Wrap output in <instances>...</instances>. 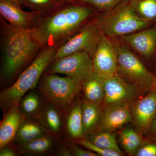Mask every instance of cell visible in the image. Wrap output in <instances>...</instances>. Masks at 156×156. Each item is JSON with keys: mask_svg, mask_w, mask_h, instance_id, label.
Returning <instances> with one entry per match:
<instances>
[{"mask_svg": "<svg viewBox=\"0 0 156 156\" xmlns=\"http://www.w3.org/2000/svg\"><path fill=\"white\" fill-rule=\"evenodd\" d=\"M94 12L92 6L78 2L63 4L40 15L30 30L41 48L58 46L86 23Z\"/></svg>", "mask_w": 156, "mask_h": 156, "instance_id": "1", "label": "cell"}, {"mask_svg": "<svg viewBox=\"0 0 156 156\" xmlns=\"http://www.w3.org/2000/svg\"><path fill=\"white\" fill-rule=\"evenodd\" d=\"M2 60V83L12 80L37 56L41 47L34 38L30 29L16 28L1 18Z\"/></svg>", "mask_w": 156, "mask_h": 156, "instance_id": "2", "label": "cell"}, {"mask_svg": "<svg viewBox=\"0 0 156 156\" xmlns=\"http://www.w3.org/2000/svg\"><path fill=\"white\" fill-rule=\"evenodd\" d=\"M58 46L42 47L30 64L20 73L14 83L0 93V105L4 113L17 105L29 91L37 88L41 77L53 60Z\"/></svg>", "mask_w": 156, "mask_h": 156, "instance_id": "3", "label": "cell"}, {"mask_svg": "<svg viewBox=\"0 0 156 156\" xmlns=\"http://www.w3.org/2000/svg\"><path fill=\"white\" fill-rule=\"evenodd\" d=\"M97 19L103 33L112 37L134 33L151 24V22L137 15L129 0H123Z\"/></svg>", "mask_w": 156, "mask_h": 156, "instance_id": "4", "label": "cell"}, {"mask_svg": "<svg viewBox=\"0 0 156 156\" xmlns=\"http://www.w3.org/2000/svg\"><path fill=\"white\" fill-rule=\"evenodd\" d=\"M37 89L47 102L53 105L64 115L82 91V82L68 76L44 73Z\"/></svg>", "mask_w": 156, "mask_h": 156, "instance_id": "5", "label": "cell"}, {"mask_svg": "<svg viewBox=\"0 0 156 156\" xmlns=\"http://www.w3.org/2000/svg\"><path fill=\"white\" fill-rule=\"evenodd\" d=\"M117 73L123 80L137 87L144 93L156 90V77L126 46H117Z\"/></svg>", "mask_w": 156, "mask_h": 156, "instance_id": "6", "label": "cell"}, {"mask_svg": "<svg viewBox=\"0 0 156 156\" xmlns=\"http://www.w3.org/2000/svg\"><path fill=\"white\" fill-rule=\"evenodd\" d=\"M103 34L97 18L86 23L58 47L53 60L79 51H85L92 58Z\"/></svg>", "mask_w": 156, "mask_h": 156, "instance_id": "7", "label": "cell"}, {"mask_svg": "<svg viewBox=\"0 0 156 156\" xmlns=\"http://www.w3.org/2000/svg\"><path fill=\"white\" fill-rule=\"evenodd\" d=\"M93 72L92 58L85 51H79L51 62L46 74H62L83 82Z\"/></svg>", "mask_w": 156, "mask_h": 156, "instance_id": "8", "label": "cell"}, {"mask_svg": "<svg viewBox=\"0 0 156 156\" xmlns=\"http://www.w3.org/2000/svg\"><path fill=\"white\" fill-rule=\"evenodd\" d=\"M144 93L123 80L118 73L105 79L103 108L131 106Z\"/></svg>", "mask_w": 156, "mask_h": 156, "instance_id": "9", "label": "cell"}, {"mask_svg": "<svg viewBox=\"0 0 156 156\" xmlns=\"http://www.w3.org/2000/svg\"><path fill=\"white\" fill-rule=\"evenodd\" d=\"M118 54L117 46L103 33L92 58L93 72L105 79L116 74Z\"/></svg>", "mask_w": 156, "mask_h": 156, "instance_id": "10", "label": "cell"}, {"mask_svg": "<svg viewBox=\"0 0 156 156\" xmlns=\"http://www.w3.org/2000/svg\"><path fill=\"white\" fill-rule=\"evenodd\" d=\"M130 109L135 129L143 135L147 134L156 117V90L138 98L130 106Z\"/></svg>", "mask_w": 156, "mask_h": 156, "instance_id": "11", "label": "cell"}, {"mask_svg": "<svg viewBox=\"0 0 156 156\" xmlns=\"http://www.w3.org/2000/svg\"><path fill=\"white\" fill-rule=\"evenodd\" d=\"M1 17L16 28L30 29L41 14L23 11L10 0H0Z\"/></svg>", "mask_w": 156, "mask_h": 156, "instance_id": "12", "label": "cell"}, {"mask_svg": "<svg viewBox=\"0 0 156 156\" xmlns=\"http://www.w3.org/2000/svg\"><path fill=\"white\" fill-rule=\"evenodd\" d=\"M127 44L144 58L153 56L156 48V25L122 37Z\"/></svg>", "mask_w": 156, "mask_h": 156, "instance_id": "13", "label": "cell"}, {"mask_svg": "<svg viewBox=\"0 0 156 156\" xmlns=\"http://www.w3.org/2000/svg\"><path fill=\"white\" fill-rule=\"evenodd\" d=\"M130 122H132L130 106L103 108L102 115L96 130L114 131Z\"/></svg>", "mask_w": 156, "mask_h": 156, "instance_id": "14", "label": "cell"}, {"mask_svg": "<svg viewBox=\"0 0 156 156\" xmlns=\"http://www.w3.org/2000/svg\"><path fill=\"white\" fill-rule=\"evenodd\" d=\"M76 99L63 115L64 134L66 135V138L74 140L85 137L83 125L82 101L76 100Z\"/></svg>", "mask_w": 156, "mask_h": 156, "instance_id": "15", "label": "cell"}, {"mask_svg": "<svg viewBox=\"0 0 156 156\" xmlns=\"http://www.w3.org/2000/svg\"><path fill=\"white\" fill-rule=\"evenodd\" d=\"M46 102L40 92H37L34 89L29 91L20 98L17 106L24 119L38 122Z\"/></svg>", "mask_w": 156, "mask_h": 156, "instance_id": "16", "label": "cell"}, {"mask_svg": "<svg viewBox=\"0 0 156 156\" xmlns=\"http://www.w3.org/2000/svg\"><path fill=\"white\" fill-rule=\"evenodd\" d=\"M38 122L48 133L57 138L64 134V119L63 114L52 104L46 102L41 115Z\"/></svg>", "mask_w": 156, "mask_h": 156, "instance_id": "17", "label": "cell"}, {"mask_svg": "<svg viewBox=\"0 0 156 156\" xmlns=\"http://www.w3.org/2000/svg\"><path fill=\"white\" fill-rule=\"evenodd\" d=\"M24 119L17 105L4 113L0 124V148L13 141L20 126Z\"/></svg>", "mask_w": 156, "mask_h": 156, "instance_id": "18", "label": "cell"}, {"mask_svg": "<svg viewBox=\"0 0 156 156\" xmlns=\"http://www.w3.org/2000/svg\"><path fill=\"white\" fill-rule=\"evenodd\" d=\"M105 79L97 73H93L82 83L83 101L102 105L105 97Z\"/></svg>", "mask_w": 156, "mask_h": 156, "instance_id": "19", "label": "cell"}, {"mask_svg": "<svg viewBox=\"0 0 156 156\" xmlns=\"http://www.w3.org/2000/svg\"><path fill=\"white\" fill-rule=\"evenodd\" d=\"M58 138L49 134L23 145L15 146L20 154L25 156L48 155L55 147Z\"/></svg>", "mask_w": 156, "mask_h": 156, "instance_id": "20", "label": "cell"}, {"mask_svg": "<svg viewBox=\"0 0 156 156\" xmlns=\"http://www.w3.org/2000/svg\"><path fill=\"white\" fill-rule=\"evenodd\" d=\"M49 134L38 122L24 119L12 142L15 146L23 145Z\"/></svg>", "mask_w": 156, "mask_h": 156, "instance_id": "21", "label": "cell"}, {"mask_svg": "<svg viewBox=\"0 0 156 156\" xmlns=\"http://www.w3.org/2000/svg\"><path fill=\"white\" fill-rule=\"evenodd\" d=\"M83 121L85 137L96 130L103 112L102 105L82 101Z\"/></svg>", "mask_w": 156, "mask_h": 156, "instance_id": "22", "label": "cell"}, {"mask_svg": "<svg viewBox=\"0 0 156 156\" xmlns=\"http://www.w3.org/2000/svg\"><path fill=\"white\" fill-rule=\"evenodd\" d=\"M119 141L123 149L129 156H134L136 151L144 142L143 135L136 129L127 127L121 131Z\"/></svg>", "mask_w": 156, "mask_h": 156, "instance_id": "23", "label": "cell"}, {"mask_svg": "<svg viewBox=\"0 0 156 156\" xmlns=\"http://www.w3.org/2000/svg\"><path fill=\"white\" fill-rule=\"evenodd\" d=\"M85 138L98 147L112 150L123 154L117 143L114 131L95 130Z\"/></svg>", "mask_w": 156, "mask_h": 156, "instance_id": "24", "label": "cell"}, {"mask_svg": "<svg viewBox=\"0 0 156 156\" xmlns=\"http://www.w3.org/2000/svg\"><path fill=\"white\" fill-rule=\"evenodd\" d=\"M137 15L149 22L156 21V0H129Z\"/></svg>", "mask_w": 156, "mask_h": 156, "instance_id": "25", "label": "cell"}, {"mask_svg": "<svg viewBox=\"0 0 156 156\" xmlns=\"http://www.w3.org/2000/svg\"><path fill=\"white\" fill-rule=\"evenodd\" d=\"M20 6L26 7L30 11L43 14L61 5L56 0H19Z\"/></svg>", "mask_w": 156, "mask_h": 156, "instance_id": "26", "label": "cell"}, {"mask_svg": "<svg viewBox=\"0 0 156 156\" xmlns=\"http://www.w3.org/2000/svg\"><path fill=\"white\" fill-rule=\"evenodd\" d=\"M74 141L77 143V144H80V145L87 148L89 150L96 153L98 154L99 155V156H121L123 155V154L120 153L116 151L98 147L96 145H94L92 143L90 142L86 138L78 140H74Z\"/></svg>", "mask_w": 156, "mask_h": 156, "instance_id": "27", "label": "cell"}, {"mask_svg": "<svg viewBox=\"0 0 156 156\" xmlns=\"http://www.w3.org/2000/svg\"><path fill=\"white\" fill-rule=\"evenodd\" d=\"M123 0H77V2L93 7L100 11L110 10Z\"/></svg>", "mask_w": 156, "mask_h": 156, "instance_id": "28", "label": "cell"}, {"mask_svg": "<svg viewBox=\"0 0 156 156\" xmlns=\"http://www.w3.org/2000/svg\"><path fill=\"white\" fill-rule=\"evenodd\" d=\"M72 155L76 156H98L96 153L90 150L86 151L78 147L77 143L73 140L66 138L64 140Z\"/></svg>", "mask_w": 156, "mask_h": 156, "instance_id": "29", "label": "cell"}, {"mask_svg": "<svg viewBox=\"0 0 156 156\" xmlns=\"http://www.w3.org/2000/svg\"><path fill=\"white\" fill-rule=\"evenodd\" d=\"M135 156H156V142L145 140L134 155Z\"/></svg>", "mask_w": 156, "mask_h": 156, "instance_id": "30", "label": "cell"}, {"mask_svg": "<svg viewBox=\"0 0 156 156\" xmlns=\"http://www.w3.org/2000/svg\"><path fill=\"white\" fill-rule=\"evenodd\" d=\"M56 154L57 156H72L64 141H62L60 138H58L56 144Z\"/></svg>", "mask_w": 156, "mask_h": 156, "instance_id": "31", "label": "cell"}, {"mask_svg": "<svg viewBox=\"0 0 156 156\" xmlns=\"http://www.w3.org/2000/svg\"><path fill=\"white\" fill-rule=\"evenodd\" d=\"M9 144H10L0 148V156H16L20 154L16 147L15 149Z\"/></svg>", "mask_w": 156, "mask_h": 156, "instance_id": "32", "label": "cell"}, {"mask_svg": "<svg viewBox=\"0 0 156 156\" xmlns=\"http://www.w3.org/2000/svg\"><path fill=\"white\" fill-rule=\"evenodd\" d=\"M149 134L151 137L156 138V117L154 119L147 134Z\"/></svg>", "mask_w": 156, "mask_h": 156, "instance_id": "33", "label": "cell"}, {"mask_svg": "<svg viewBox=\"0 0 156 156\" xmlns=\"http://www.w3.org/2000/svg\"><path fill=\"white\" fill-rule=\"evenodd\" d=\"M77 0H56L57 2L60 5H63L67 3H73L77 2Z\"/></svg>", "mask_w": 156, "mask_h": 156, "instance_id": "34", "label": "cell"}, {"mask_svg": "<svg viewBox=\"0 0 156 156\" xmlns=\"http://www.w3.org/2000/svg\"><path fill=\"white\" fill-rule=\"evenodd\" d=\"M10 1H11L12 2L14 3L15 5H17L20 8H21V6H20V4L19 0H10Z\"/></svg>", "mask_w": 156, "mask_h": 156, "instance_id": "35", "label": "cell"}]
</instances>
